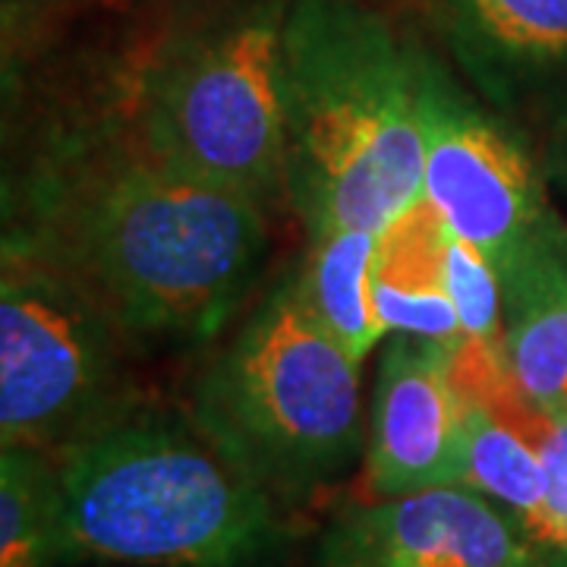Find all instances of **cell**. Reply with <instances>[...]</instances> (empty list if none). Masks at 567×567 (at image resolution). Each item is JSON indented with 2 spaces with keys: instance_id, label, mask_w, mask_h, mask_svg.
Returning a JSON list of instances; mask_svg holds the SVG:
<instances>
[{
  "instance_id": "cell-1",
  "label": "cell",
  "mask_w": 567,
  "mask_h": 567,
  "mask_svg": "<svg viewBox=\"0 0 567 567\" xmlns=\"http://www.w3.org/2000/svg\"><path fill=\"white\" fill-rule=\"evenodd\" d=\"M7 117L0 240L80 278L142 353L205 350L268 281L271 212L152 148L107 70Z\"/></svg>"
},
{
  "instance_id": "cell-15",
  "label": "cell",
  "mask_w": 567,
  "mask_h": 567,
  "mask_svg": "<svg viewBox=\"0 0 567 567\" xmlns=\"http://www.w3.org/2000/svg\"><path fill=\"white\" fill-rule=\"evenodd\" d=\"M99 0H0L3 13V44L20 41L25 32L39 29V22L63 17L70 10H80Z\"/></svg>"
},
{
  "instance_id": "cell-2",
  "label": "cell",
  "mask_w": 567,
  "mask_h": 567,
  "mask_svg": "<svg viewBox=\"0 0 567 567\" xmlns=\"http://www.w3.org/2000/svg\"><path fill=\"white\" fill-rule=\"evenodd\" d=\"M429 41L365 0H290L284 193L303 234H382L423 199Z\"/></svg>"
},
{
  "instance_id": "cell-16",
  "label": "cell",
  "mask_w": 567,
  "mask_h": 567,
  "mask_svg": "<svg viewBox=\"0 0 567 567\" xmlns=\"http://www.w3.org/2000/svg\"><path fill=\"white\" fill-rule=\"evenodd\" d=\"M543 162H546L551 196L567 203V123L543 145Z\"/></svg>"
},
{
  "instance_id": "cell-14",
  "label": "cell",
  "mask_w": 567,
  "mask_h": 567,
  "mask_svg": "<svg viewBox=\"0 0 567 567\" xmlns=\"http://www.w3.org/2000/svg\"><path fill=\"white\" fill-rule=\"evenodd\" d=\"M464 454L461 486L514 511L539 539L546 511V466L539 451L514 425L498 420L488 406L464 401Z\"/></svg>"
},
{
  "instance_id": "cell-6",
  "label": "cell",
  "mask_w": 567,
  "mask_h": 567,
  "mask_svg": "<svg viewBox=\"0 0 567 567\" xmlns=\"http://www.w3.org/2000/svg\"><path fill=\"white\" fill-rule=\"evenodd\" d=\"M142 357L80 278L0 240V447L73 445L145 398Z\"/></svg>"
},
{
  "instance_id": "cell-3",
  "label": "cell",
  "mask_w": 567,
  "mask_h": 567,
  "mask_svg": "<svg viewBox=\"0 0 567 567\" xmlns=\"http://www.w3.org/2000/svg\"><path fill=\"white\" fill-rule=\"evenodd\" d=\"M360 369L309 303L300 262L284 265L205 347L183 410L230 464L293 514L365 461Z\"/></svg>"
},
{
  "instance_id": "cell-4",
  "label": "cell",
  "mask_w": 567,
  "mask_h": 567,
  "mask_svg": "<svg viewBox=\"0 0 567 567\" xmlns=\"http://www.w3.org/2000/svg\"><path fill=\"white\" fill-rule=\"evenodd\" d=\"M80 561L281 567L300 527L186 416L140 398L54 451Z\"/></svg>"
},
{
  "instance_id": "cell-9",
  "label": "cell",
  "mask_w": 567,
  "mask_h": 567,
  "mask_svg": "<svg viewBox=\"0 0 567 567\" xmlns=\"http://www.w3.org/2000/svg\"><path fill=\"white\" fill-rule=\"evenodd\" d=\"M457 76L546 145L567 123V0H423Z\"/></svg>"
},
{
  "instance_id": "cell-7",
  "label": "cell",
  "mask_w": 567,
  "mask_h": 567,
  "mask_svg": "<svg viewBox=\"0 0 567 567\" xmlns=\"http://www.w3.org/2000/svg\"><path fill=\"white\" fill-rule=\"evenodd\" d=\"M423 196L495 268L561 230L543 145L488 107L429 44L423 66Z\"/></svg>"
},
{
  "instance_id": "cell-11",
  "label": "cell",
  "mask_w": 567,
  "mask_h": 567,
  "mask_svg": "<svg viewBox=\"0 0 567 567\" xmlns=\"http://www.w3.org/2000/svg\"><path fill=\"white\" fill-rule=\"evenodd\" d=\"M511 375L546 413L567 416V224L502 268Z\"/></svg>"
},
{
  "instance_id": "cell-13",
  "label": "cell",
  "mask_w": 567,
  "mask_h": 567,
  "mask_svg": "<svg viewBox=\"0 0 567 567\" xmlns=\"http://www.w3.org/2000/svg\"><path fill=\"white\" fill-rule=\"evenodd\" d=\"M80 565L58 457L29 445L0 447V567Z\"/></svg>"
},
{
  "instance_id": "cell-12",
  "label": "cell",
  "mask_w": 567,
  "mask_h": 567,
  "mask_svg": "<svg viewBox=\"0 0 567 567\" xmlns=\"http://www.w3.org/2000/svg\"><path fill=\"white\" fill-rule=\"evenodd\" d=\"M379 237L360 227L319 230L306 237L300 259L309 303L357 363L388 341V328L375 309Z\"/></svg>"
},
{
  "instance_id": "cell-8",
  "label": "cell",
  "mask_w": 567,
  "mask_h": 567,
  "mask_svg": "<svg viewBox=\"0 0 567 567\" xmlns=\"http://www.w3.org/2000/svg\"><path fill=\"white\" fill-rule=\"evenodd\" d=\"M309 567H567V555L483 492L435 486L338 507Z\"/></svg>"
},
{
  "instance_id": "cell-10",
  "label": "cell",
  "mask_w": 567,
  "mask_h": 567,
  "mask_svg": "<svg viewBox=\"0 0 567 567\" xmlns=\"http://www.w3.org/2000/svg\"><path fill=\"white\" fill-rule=\"evenodd\" d=\"M451 350L413 334H388L382 344L365 429L369 498L461 486L466 404Z\"/></svg>"
},
{
  "instance_id": "cell-5",
  "label": "cell",
  "mask_w": 567,
  "mask_h": 567,
  "mask_svg": "<svg viewBox=\"0 0 567 567\" xmlns=\"http://www.w3.org/2000/svg\"><path fill=\"white\" fill-rule=\"evenodd\" d=\"M287 7L290 0H215L107 70L152 148L271 215L287 208Z\"/></svg>"
}]
</instances>
